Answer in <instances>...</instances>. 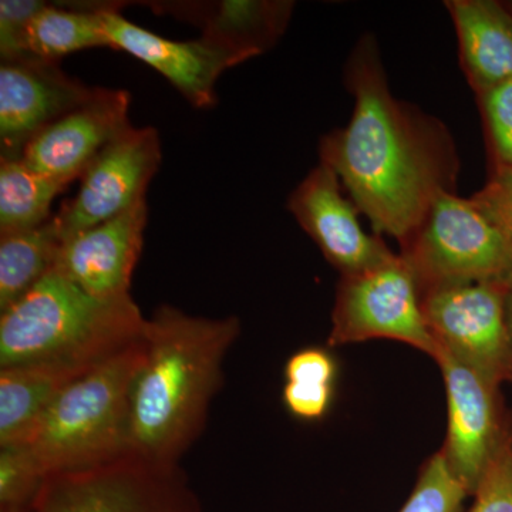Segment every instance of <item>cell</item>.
Instances as JSON below:
<instances>
[{"mask_svg":"<svg viewBox=\"0 0 512 512\" xmlns=\"http://www.w3.org/2000/svg\"><path fill=\"white\" fill-rule=\"evenodd\" d=\"M345 83L352 117L322 137L320 163L335 171L375 234L402 247L440 195L457 194L456 143L443 121L393 96L372 33L350 52Z\"/></svg>","mask_w":512,"mask_h":512,"instance_id":"6da1fadb","label":"cell"},{"mask_svg":"<svg viewBox=\"0 0 512 512\" xmlns=\"http://www.w3.org/2000/svg\"><path fill=\"white\" fill-rule=\"evenodd\" d=\"M239 333L237 316L202 318L171 305L147 318L146 350L131 393L130 453L180 464L205 429Z\"/></svg>","mask_w":512,"mask_h":512,"instance_id":"7a4b0ae2","label":"cell"},{"mask_svg":"<svg viewBox=\"0 0 512 512\" xmlns=\"http://www.w3.org/2000/svg\"><path fill=\"white\" fill-rule=\"evenodd\" d=\"M133 296L99 298L53 269L0 316V369L32 363L96 365L143 338Z\"/></svg>","mask_w":512,"mask_h":512,"instance_id":"3957f363","label":"cell"},{"mask_svg":"<svg viewBox=\"0 0 512 512\" xmlns=\"http://www.w3.org/2000/svg\"><path fill=\"white\" fill-rule=\"evenodd\" d=\"M144 350L141 338L101 360L50 404L25 444L46 477L130 453L131 393Z\"/></svg>","mask_w":512,"mask_h":512,"instance_id":"277c9868","label":"cell"},{"mask_svg":"<svg viewBox=\"0 0 512 512\" xmlns=\"http://www.w3.org/2000/svg\"><path fill=\"white\" fill-rule=\"evenodd\" d=\"M400 256L420 292L467 282H512V245L470 198L443 194L434 201Z\"/></svg>","mask_w":512,"mask_h":512,"instance_id":"5b68a950","label":"cell"},{"mask_svg":"<svg viewBox=\"0 0 512 512\" xmlns=\"http://www.w3.org/2000/svg\"><path fill=\"white\" fill-rule=\"evenodd\" d=\"M33 512H204L180 464L136 454L47 476Z\"/></svg>","mask_w":512,"mask_h":512,"instance_id":"8992f818","label":"cell"},{"mask_svg":"<svg viewBox=\"0 0 512 512\" xmlns=\"http://www.w3.org/2000/svg\"><path fill=\"white\" fill-rule=\"evenodd\" d=\"M508 288L503 282H467L420 292L421 311L440 349L500 387L512 382Z\"/></svg>","mask_w":512,"mask_h":512,"instance_id":"52a82bcc","label":"cell"},{"mask_svg":"<svg viewBox=\"0 0 512 512\" xmlns=\"http://www.w3.org/2000/svg\"><path fill=\"white\" fill-rule=\"evenodd\" d=\"M373 339L397 340L433 359L440 352L421 311L419 285L400 254L379 268L340 276L329 346Z\"/></svg>","mask_w":512,"mask_h":512,"instance_id":"ba28073f","label":"cell"},{"mask_svg":"<svg viewBox=\"0 0 512 512\" xmlns=\"http://www.w3.org/2000/svg\"><path fill=\"white\" fill-rule=\"evenodd\" d=\"M160 163L156 128H128L94 158L80 177L79 191L53 215L60 239L96 227L146 200Z\"/></svg>","mask_w":512,"mask_h":512,"instance_id":"9c48e42d","label":"cell"},{"mask_svg":"<svg viewBox=\"0 0 512 512\" xmlns=\"http://www.w3.org/2000/svg\"><path fill=\"white\" fill-rule=\"evenodd\" d=\"M447 394V437L441 448L453 476L473 497L485 470L512 436L500 386L440 349L436 359Z\"/></svg>","mask_w":512,"mask_h":512,"instance_id":"30bf717a","label":"cell"},{"mask_svg":"<svg viewBox=\"0 0 512 512\" xmlns=\"http://www.w3.org/2000/svg\"><path fill=\"white\" fill-rule=\"evenodd\" d=\"M288 210L340 276L389 264L397 254L379 235L367 234L359 208L343 195L338 175L319 163L289 195Z\"/></svg>","mask_w":512,"mask_h":512,"instance_id":"8fae6325","label":"cell"},{"mask_svg":"<svg viewBox=\"0 0 512 512\" xmlns=\"http://www.w3.org/2000/svg\"><path fill=\"white\" fill-rule=\"evenodd\" d=\"M100 87L87 86L59 63L22 59L0 64V153L2 160L22 157L40 131L93 99Z\"/></svg>","mask_w":512,"mask_h":512,"instance_id":"7c38bea8","label":"cell"},{"mask_svg":"<svg viewBox=\"0 0 512 512\" xmlns=\"http://www.w3.org/2000/svg\"><path fill=\"white\" fill-rule=\"evenodd\" d=\"M111 49L121 50L163 74L197 109L217 103L215 84L225 70L242 62L210 40L165 39L120 15L119 6H96Z\"/></svg>","mask_w":512,"mask_h":512,"instance_id":"4fadbf2b","label":"cell"},{"mask_svg":"<svg viewBox=\"0 0 512 512\" xmlns=\"http://www.w3.org/2000/svg\"><path fill=\"white\" fill-rule=\"evenodd\" d=\"M130 103L126 90L100 87L93 99L33 137L20 158L39 173L72 184L104 148L133 127Z\"/></svg>","mask_w":512,"mask_h":512,"instance_id":"5bb4252c","label":"cell"},{"mask_svg":"<svg viewBox=\"0 0 512 512\" xmlns=\"http://www.w3.org/2000/svg\"><path fill=\"white\" fill-rule=\"evenodd\" d=\"M147 201L64 239L55 271L99 298L131 295V279L143 251Z\"/></svg>","mask_w":512,"mask_h":512,"instance_id":"9a60e30c","label":"cell"},{"mask_svg":"<svg viewBox=\"0 0 512 512\" xmlns=\"http://www.w3.org/2000/svg\"><path fill=\"white\" fill-rule=\"evenodd\" d=\"M461 69L476 96L512 79V13L493 0H447Z\"/></svg>","mask_w":512,"mask_h":512,"instance_id":"2e32d148","label":"cell"},{"mask_svg":"<svg viewBox=\"0 0 512 512\" xmlns=\"http://www.w3.org/2000/svg\"><path fill=\"white\" fill-rule=\"evenodd\" d=\"M293 5L278 0H225L174 9L180 10L178 16L200 25L204 39L247 62L281 39L291 22Z\"/></svg>","mask_w":512,"mask_h":512,"instance_id":"e0dca14e","label":"cell"},{"mask_svg":"<svg viewBox=\"0 0 512 512\" xmlns=\"http://www.w3.org/2000/svg\"><path fill=\"white\" fill-rule=\"evenodd\" d=\"M96 365L49 362L0 369V447L25 446L56 397Z\"/></svg>","mask_w":512,"mask_h":512,"instance_id":"ac0fdd59","label":"cell"},{"mask_svg":"<svg viewBox=\"0 0 512 512\" xmlns=\"http://www.w3.org/2000/svg\"><path fill=\"white\" fill-rule=\"evenodd\" d=\"M70 184L29 167L22 158L0 160V235L30 231L52 220V204Z\"/></svg>","mask_w":512,"mask_h":512,"instance_id":"d6986e66","label":"cell"},{"mask_svg":"<svg viewBox=\"0 0 512 512\" xmlns=\"http://www.w3.org/2000/svg\"><path fill=\"white\" fill-rule=\"evenodd\" d=\"M62 242L53 217L42 227L0 235V311L9 309L55 269Z\"/></svg>","mask_w":512,"mask_h":512,"instance_id":"ffe728a7","label":"cell"},{"mask_svg":"<svg viewBox=\"0 0 512 512\" xmlns=\"http://www.w3.org/2000/svg\"><path fill=\"white\" fill-rule=\"evenodd\" d=\"M94 47H110L96 6L63 8L46 3L30 22L26 37L28 57L47 62Z\"/></svg>","mask_w":512,"mask_h":512,"instance_id":"44dd1931","label":"cell"},{"mask_svg":"<svg viewBox=\"0 0 512 512\" xmlns=\"http://www.w3.org/2000/svg\"><path fill=\"white\" fill-rule=\"evenodd\" d=\"M470 497L447 466L444 454H434L424 464L419 480L400 512H461Z\"/></svg>","mask_w":512,"mask_h":512,"instance_id":"7402d4cb","label":"cell"},{"mask_svg":"<svg viewBox=\"0 0 512 512\" xmlns=\"http://www.w3.org/2000/svg\"><path fill=\"white\" fill-rule=\"evenodd\" d=\"M483 114L493 173L512 171V79L477 96Z\"/></svg>","mask_w":512,"mask_h":512,"instance_id":"603a6c76","label":"cell"},{"mask_svg":"<svg viewBox=\"0 0 512 512\" xmlns=\"http://www.w3.org/2000/svg\"><path fill=\"white\" fill-rule=\"evenodd\" d=\"M468 512H512V436L485 470Z\"/></svg>","mask_w":512,"mask_h":512,"instance_id":"cb8c5ba5","label":"cell"},{"mask_svg":"<svg viewBox=\"0 0 512 512\" xmlns=\"http://www.w3.org/2000/svg\"><path fill=\"white\" fill-rule=\"evenodd\" d=\"M39 0H2L0 2V56L2 62L29 59L26 37L30 22L45 6Z\"/></svg>","mask_w":512,"mask_h":512,"instance_id":"d4e9b609","label":"cell"},{"mask_svg":"<svg viewBox=\"0 0 512 512\" xmlns=\"http://www.w3.org/2000/svg\"><path fill=\"white\" fill-rule=\"evenodd\" d=\"M470 200L512 245V171L493 173L483 190Z\"/></svg>","mask_w":512,"mask_h":512,"instance_id":"484cf974","label":"cell"},{"mask_svg":"<svg viewBox=\"0 0 512 512\" xmlns=\"http://www.w3.org/2000/svg\"><path fill=\"white\" fill-rule=\"evenodd\" d=\"M336 362L326 350L308 348L299 350L285 366L286 383L328 384L335 383Z\"/></svg>","mask_w":512,"mask_h":512,"instance_id":"4316f807","label":"cell"},{"mask_svg":"<svg viewBox=\"0 0 512 512\" xmlns=\"http://www.w3.org/2000/svg\"><path fill=\"white\" fill-rule=\"evenodd\" d=\"M333 386L328 384L286 383L284 403L286 409L303 420L322 419L332 403Z\"/></svg>","mask_w":512,"mask_h":512,"instance_id":"83f0119b","label":"cell"},{"mask_svg":"<svg viewBox=\"0 0 512 512\" xmlns=\"http://www.w3.org/2000/svg\"><path fill=\"white\" fill-rule=\"evenodd\" d=\"M507 312H508V323H510V332H511V339H512V282L510 284V288H508Z\"/></svg>","mask_w":512,"mask_h":512,"instance_id":"f1b7e54d","label":"cell"},{"mask_svg":"<svg viewBox=\"0 0 512 512\" xmlns=\"http://www.w3.org/2000/svg\"><path fill=\"white\" fill-rule=\"evenodd\" d=\"M507 9L510 10V12L512 13V2L507 3Z\"/></svg>","mask_w":512,"mask_h":512,"instance_id":"f546056e","label":"cell"},{"mask_svg":"<svg viewBox=\"0 0 512 512\" xmlns=\"http://www.w3.org/2000/svg\"><path fill=\"white\" fill-rule=\"evenodd\" d=\"M511 423H512V416H511Z\"/></svg>","mask_w":512,"mask_h":512,"instance_id":"4dcf8cb0","label":"cell"}]
</instances>
